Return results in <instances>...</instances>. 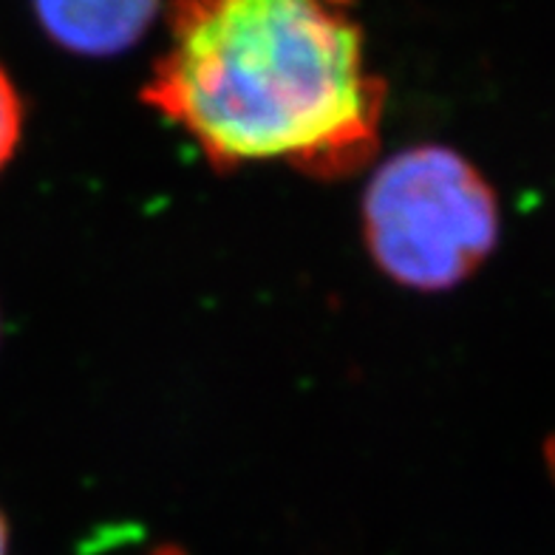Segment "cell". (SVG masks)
I'll list each match as a JSON object with an SVG mask.
<instances>
[{"label":"cell","instance_id":"6da1fadb","mask_svg":"<svg viewBox=\"0 0 555 555\" xmlns=\"http://www.w3.org/2000/svg\"><path fill=\"white\" fill-rule=\"evenodd\" d=\"M142 96L216 170L346 179L377 154L388 91L354 0H176Z\"/></svg>","mask_w":555,"mask_h":555},{"label":"cell","instance_id":"7a4b0ae2","mask_svg":"<svg viewBox=\"0 0 555 555\" xmlns=\"http://www.w3.org/2000/svg\"><path fill=\"white\" fill-rule=\"evenodd\" d=\"M499 227L488 179L442 145L395 154L363 193L365 247L391 281L416 293L468 281L496 247Z\"/></svg>","mask_w":555,"mask_h":555},{"label":"cell","instance_id":"3957f363","mask_svg":"<svg viewBox=\"0 0 555 555\" xmlns=\"http://www.w3.org/2000/svg\"><path fill=\"white\" fill-rule=\"evenodd\" d=\"M37 21L54 43L88 57H108L142 40L159 0H35Z\"/></svg>","mask_w":555,"mask_h":555},{"label":"cell","instance_id":"277c9868","mask_svg":"<svg viewBox=\"0 0 555 555\" xmlns=\"http://www.w3.org/2000/svg\"><path fill=\"white\" fill-rule=\"evenodd\" d=\"M23 137V103L15 82L0 66V170L7 168Z\"/></svg>","mask_w":555,"mask_h":555},{"label":"cell","instance_id":"5b68a950","mask_svg":"<svg viewBox=\"0 0 555 555\" xmlns=\"http://www.w3.org/2000/svg\"><path fill=\"white\" fill-rule=\"evenodd\" d=\"M7 541H9L7 519H3V513H0V555H7Z\"/></svg>","mask_w":555,"mask_h":555},{"label":"cell","instance_id":"8992f818","mask_svg":"<svg viewBox=\"0 0 555 555\" xmlns=\"http://www.w3.org/2000/svg\"><path fill=\"white\" fill-rule=\"evenodd\" d=\"M544 453H547V465H550V474L555 476V437L550 439V442H547V451H544Z\"/></svg>","mask_w":555,"mask_h":555}]
</instances>
